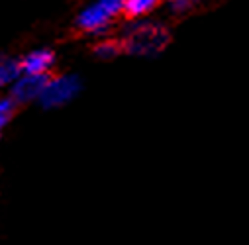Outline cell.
I'll use <instances>...</instances> for the list:
<instances>
[{
	"label": "cell",
	"instance_id": "277c9868",
	"mask_svg": "<svg viewBox=\"0 0 249 245\" xmlns=\"http://www.w3.org/2000/svg\"><path fill=\"white\" fill-rule=\"evenodd\" d=\"M55 51L49 47H36L32 51H28L22 59H18L20 63V71L28 73V75H41V77H49L53 67H55Z\"/></svg>",
	"mask_w": 249,
	"mask_h": 245
},
{
	"label": "cell",
	"instance_id": "30bf717a",
	"mask_svg": "<svg viewBox=\"0 0 249 245\" xmlns=\"http://www.w3.org/2000/svg\"><path fill=\"white\" fill-rule=\"evenodd\" d=\"M163 2H167L169 10L177 16H182V14H189L193 12L198 4H200V0H163Z\"/></svg>",
	"mask_w": 249,
	"mask_h": 245
},
{
	"label": "cell",
	"instance_id": "8992f818",
	"mask_svg": "<svg viewBox=\"0 0 249 245\" xmlns=\"http://www.w3.org/2000/svg\"><path fill=\"white\" fill-rule=\"evenodd\" d=\"M161 4L163 0H124V16L128 20L151 18Z\"/></svg>",
	"mask_w": 249,
	"mask_h": 245
},
{
	"label": "cell",
	"instance_id": "5b68a950",
	"mask_svg": "<svg viewBox=\"0 0 249 245\" xmlns=\"http://www.w3.org/2000/svg\"><path fill=\"white\" fill-rule=\"evenodd\" d=\"M47 77L41 75H28V73H20L18 79L8 87L10 88V96L14 98L16 104H28V102H37L39 94L43 90Z\"/></svg>",
	"mask_w": 249,
	"mask_h": 245
},
{
	"label": "cell",
	"instance_id": "52a82bcc",
	"mask_svg": "<svg viewBox=\"0 0 249 245\" xmlns=\"http://www.w3.org/2000/svg\"><path fill=\"white\" fill-rule=\"evenodd\" d=\"M20 63L18 59L0 53V88H8L20 75Z\"/></svg>",
	"mask_w": 249,
	"mask_h": 245
},
{
	"label": "cell",
	"instance_id": "6da1fadb",
	"mask_svg": "<svg viewBox=\"0 0 249 245\" xmlns=\"http://www.w3.org/2000/svg\"><path fill=\"white\" fill-rule=\"evenodd\" d=\"M122 51L134 57H157L171 43V32L151 18L130 20L120 35Z\"/></svg>",
	"mask_w": 249,
	"mask_h": 245
},
{
	"label": "cell",
	"instance_id": "9c48e42d",
	"mask_svg": "<svg viewBox=\"0 0 249 245\" xmlns=\"http://www.w3.org/2000/svg\"><path fill=\"white\" fill-rule=\"evenodd\" d=\"M16 102L10 94L6 96H0V132H2L6 126H8V122L14 118V112H16Z\"/></svg>",
	"mask_w": 249,
	"mask_h": 245
},
{
	"label": "cell",
	"instance_id": "3957f363",
	"mask_svg": "<svg viewBox=\"0 0 249 245\" xmlns=\"http://www.w3.org/2000/svg\"><path fill=\"white\" fill-rule=\"evenodd\" d=\"M81 88H83V83L79 75H73V73L49 75L37 102L47 110H55L73 102L79 96Z\"/></svg>",
	"mask_w": 249,
	"mask_h": 245
},
{
	"label": "cell",
	"instance_id": "7a4b0ae2",
	"mask_svg": "<svg viewBox=\"0 0 249 245\" xmlns=\"http://www.w3.org/2000/svg\"><path fill=\"white\" fill-rule=\"evenodd\" d=\"M124 16V0H92L75 18V26L87 35H104Z\"/></svg>",
	"mask_w": 249,
	"mask_h": 245
},
{
	"label": "cell",
	"instance_id": "ba28073f",
	"mask_svg": "<svg viewBox=\"0 0 249 245\" xmlns=\"http://www.w3.org/2000/svg\"><path fill=\"white\" fill-rule=\"evenodd\" d=\"M122 53L124 51H122L120 39H108V37H104V39L96 41V45H94V55L98 59H102V61H112V59L120 57Z\"/></svg>",
	"mask_w": 249,
	"mask_h": 245
}]
</instances>
